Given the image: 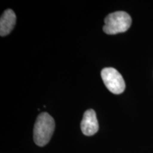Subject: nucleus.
I'll return each mask as SVG.
<instances>
[{
    "label": "nucleus",
    "instance_id": "1",
    "mask_svg": "<svg viewBox=\"0 0 153 153\" xmlns=\"http://www.w3.org/2000/svg\"><path fill=\"white\" fill-rule=\"evenodd\" d=\"M55 120L46 112L41 113L36 119L33 128L34 142L40 147L47 145L55 131Z\"/></svg>",
    "mask_w": 153,
    "mask_h": 153
},
{
    "label": "nucleus",
    "instance_id": "2",
    "mask_svg": "<svg viewBox=\"0 0 153 153\" xmlns=\"http://www.w3.org/2000/svg\"><path fill=\"white\" fill-rule=\"evenodd\" d=\"M104 23L103 27L104 33L114 35L128 30L131 26L132 19L128 13L118 11L108 14L104 19Z\"/></svg>",
    "mask_w": 153,
    "mask_h": 153
},
{
    "label": "nucleus",
    "instance_id": "3",
    "mask_svg": "<svg viewBox=\"0 0 153 153\" xmlns=\"http://www.w3.org/2000/svg\"><path fill=\"white\" fill-rule=\"evenodd\" d=\"M101 76L104 85L111 93L120 94L125 90L126 84L123 76L116 69L104 68L101 72Z\"/></svg>",
    "mask_w": 153,
    "mask_h": 153
},
{
    "label": "nucleus",
    "instance_id": "4",
    "mask_svg": "<svg viewBox=\"0 0 153 153\" xmlns=\"http://www.w3.org/2000/svg\"><path fill=\"white\" fill-rule=\"evenodd\" d=\"M81 130L84 135L87 136H91L99 131L97 115L93 109L87 110L84 114L81 122Z\"/></svg>",
    "mask_w": 153,
    "mask_h": 153
},
{
    "label": "nucleus",
    "instance_id": "5",
    "mask_svg": "<svg viewBox=\"0 0 153 153\" xmlns=\"http://www.w3.org/2000/svg\"><path fill=\"white\" fill-rule=\"evenodd\" d=\"M16 17L14 11L10 9L4 11L0 19V35L5 36L11 33L16 24Z\"/></svg>",
    "mask_w": 153,
    "mask_h": 153
}]
</instances>
